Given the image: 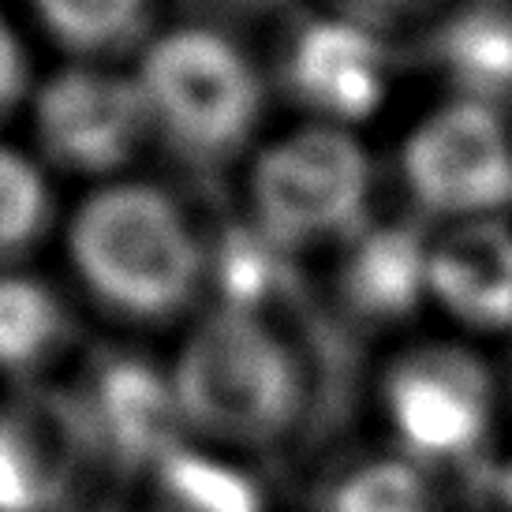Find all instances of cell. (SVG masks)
<instances>
[{
  "mask_svg": "<svg viewBox=\"0 0 512 512\" xmlns=\"http://www.w3.org/2000/svg\"><path fill=\"white\" fill-rule=\"evenodd\" d=\"M165 505L169 512H262L243 471L206 456H180L165 471Z\"/></svg>",
  "mask_w": 512,
  "mask_h": 512,
  "instance_id": "obj_17",
  "label": "cell"
},
{
  "mask_svg": "<svg viewBox=\"0 0 512 512\" xmlns=\"http://www.w3.org/2000/svg\"><path fill=\"white\" fill-rule=\"evenodd\" d=\"M42 27L83 57L113 53L143 30L150 0H30Z\"/></svg>",
  "mask_w": 512,
  "mask_h": 512,
  "instance_id": "obj_14",
  "label": "cell"
},
{
  "mask_svg": "<svg viewBox=\"0 0 512 512\" xmlns=\"http://www.w3.org/2000/svg\"><path fill=\"white\" fill-rule=\"evenodd\" d=\"M285 83L307 124L359 131L393 98L397 60L367 15H318L288 42Z\"/></svg>",
  "mask_w": 512,
  "mask_h": 512,
  "instance_id": "obj_7",
  "label": "cell"
},
{
  "mask_svg": "<svg viewBox=\"0 0 512 512\" xmlns=\"http://www.w3.org/2000/svg\"><path fill=\"white\" fill-rule=\"evenodd\" d=\"M53 221V195L45 172L19 154L15 146L0 143V258L30 251Z\"/></svg>",
  "mask_w": 512,
  "mask_h": 512,
  "instance_id": "obj_16",
  "label": "cell"
},
{
  "mask_svg": "<svg viewBox=\"0 0 512 512\" xmlns=\"http://www.w3.org/2000/svg\"><path fill=\"white\" fill-rule=\"evenodd\" d=\"M430 57L445 98L505 109L512 101V4L475 0L453 12L441 23Z\"/></svg>",
  "mask_w": 512,
  "mask_h": 512,
  "instance_id": "obj_12",
  "label": "cell"
},
{
  "mask_svg": "<svg viewBox=\"0 0 512 512\" xmlns=\"http://www.w3.org/2000/svg\"><path fill=\"white\" fill-rule=\"evenodd\" d=\"M64 333L57 296L34 277L0 273V367L34 370Z\"/></svg>",
  "mask_w": 512,
  "mask_h": 512,
  "instance_id": "obj_13",
  "label": "cell"
},
{
  "mask_svg": "<svg viewBox=\"0 0 512 512\" xmlns=\"http://www.w3.org/2000/svg\"><path fill=\"white\" fill-rule=\"evenodd\" d=\"M72 266L94 296L128 318H169L199 296L210 251L184 210L150 184H105L68 225Z\"/></svg>",
  "mask_w": 512,
  "mask_h": 512,
  "instance_id": "obj_2",
  "label": "cell"
},
{
  "mask_svg": "<svg viewBox=\"0 0 512 512\" xmlns=\"http://www.w3.org/2000/svg\"><path fill=\"white\" fill-rule=\"evenodd\" d=\"M374 397L389 453L427 471L479 456L498 427V378L464 337H423L393 348Z\"/></svg>",
  "mask_w": 512,
  "mask_h": 512,
  "instance_id": "obj_4",
  "label": "cell"
},
{
  "mask_svg": "<svg viewBox=\"0 0 512 512\" xmlns=\"http://www.w3.org/2000/svg\"><path fill=\"white\" fill-rule=\"evenodd\" d=\"M498 494H501L505 512H512V456L505 460V468H501V475H498Z\"/></svg>",
  "mask_w": 512,
  "mask_h": 512,
  "instance_id": "obj_20",
  "label": "cell"
},
{
  "mask_svg": "<svg viewBox=\"0 0 512 512\" xmlns=\"http://www.w3.org/2000/svg\"><path fill=\"white\" fill-rule=\"evenodd\" d=\"M34 131L60 169L113 176L154 135L135 75L72 64L34 94Z\"/></svg>",
  "mask_w": 512,
  "mask_h": 512,
  "instance_id": "obj_8",
  "label": "cell"
},
{
  "mask_svg": "<svg viewBox=\"0 0 512 512\" xmlns=\"http://www.w3.org/2000/svg\"><path fill=\"white\" fill-rule=\"evenodd\" d=\"M326 512H438V498L427 468L385 453L344 471L329 490Z\"/></svg>",
  "mask_w": 512,
  "mask_h": 512,
  "instance_id": "obj_15",
  "label": "cell"
},
{
  "mask_svg": "<svg viewBox=\"0 0 512 512\" xmlns=\"http://www.w3.org/2000/svg\"><path fill=\"white\" fill-rule=\"evenodd\" d=\"M27 94V57L15 38L12 23L0 12V116L12 113Z\"/></svg>",
  "mask_w": 512,
  "mask_h": 512,
  "instance_id": "obj_18",
  "label": "cell"
},
{
  "mask_svg": "<svg viewBox=\"0 0 512 512\" xmlns=\"http://www.w3.org/2000/svg\"><path fill=\"white\" fill-rule=\"evenodd\" d=\"M169 389L187 434L217 449H266L303 415V367L258 311L217 303L176 352Z\"/></svg>",
  "mask_w": 512,
  "mask_h": 512,
  "instance_id": "obj_1",
  "label": "cell"
},
{
  "mask_svg": "<svg viewBox=\"0 0 512 512\" xmlns=\"http://www.w3.org/2000/svg\"><path fill=\"white\" fill-rule=\"evenodd\" d=\"M90 449L79 404L23 393L0 408V512H53L72 494Z\"/></svg>",
  "mask_w": 512,
  "mask_h": 512,
  "instance_id": "obj_9",
  "label": "cell"
},
{
  "mask_svg": "<svg viewBox=\"0 0 512 512\" xmlns=\"http://www.w3.org/2000/svg\"><path fill=\"white\" fill-rule=\"evenodd\" d=\"M430 311L456 337L494 341L512 333V221L486 217L430 228Z\"/></svg>",
  "mask_w": 512,
  "mask_h": 512,
  "instance_id": "obj_10",
  "label": "cell"
},
{
  "mask_svg": "<svg viewBox=\"0 0 512 512\" xmlns=\"http://www.w3.org/2000/svg\"><path fill=\"white\" fill-rule=\"evenodd\" d=\"M348 4V12L356 15H397V12H408L415 4H423V0H344Z\"/></svg>",
  "mask_w": 512,
  "mask_h": 512,
  "instance_id": "obj_19",
  "label": "cell"
},
{
  "mask_svg": "<svg viewBox=\"0 0 512 512\" xmlns=\"http://www.w3.org/2000/svg\"><path fill=\"white\" fill-rule=\"evenodd\" d=\"M131 75L146 101L150 131L191 161H225L258 131L266 101L262 75L221 30H169L146 45Z\"/></svg>",
  "mask_w": 512,
  "mask_h": 512,
  "instance_id": "obj_3",
  "label": "cell"
},
{
  "mask_svg": "<svg viewBox=\"0 0 512 512\" xmlns=\"http://www.w3.org/2000/svg\"><path fill=\"white\" fill-rule=\"evenodd\" d=\"M247 195L251 225L292 255L341 247L370 221L374 161L359 131L299 124L262 146Z\"/></svg>",
  "mask_w": 512,
  "mask_h": 512,
  "instance_id": "obj_5",
  "label": "cell"
},
{
  "mask_svg": "<svg viewBox=\"0 0 512 512\" xmlns=\"http://www.w3.org/2000/svg\"><path fill=\"white\" fill-rule=\"evenodd\" d=\"M337 251V296L356 322L393 329L430 307V225L370 217Z\"/></svg>",
  "mask_w": 512,
  "mask_h": 512,
  "instance_id": "obj_11",
  "label": "cell"
},
{
  "mask_svg": "<svg viewBox=\"0 0 512 512\" xmlns=\"http://www.w3.org/2000/svg\"><path fill=\"white\" fill-rule=\"evenodd\" d=\"M397 176L412 210L430 228L509 217L512 124L505 109L441 98L404 131Z\"/></svg>",
  "mask_w": 512,
  "mask_h": 512,
  "instance_id": "obj_6",
  "label": "cell"
}]
</instances>
